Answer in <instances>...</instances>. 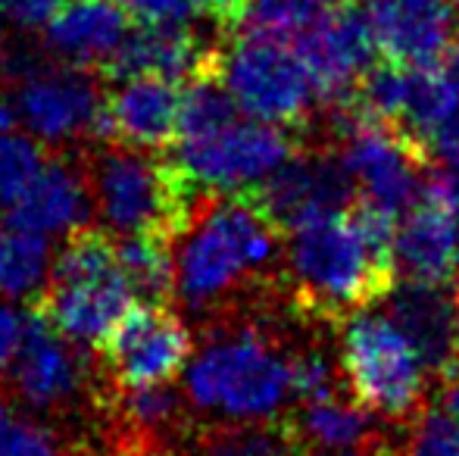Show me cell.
Masks as SVG:
<instances>
[{
	"instance_id": "cell-1",
	"label": "cell",
	"mask_w": 459,
	"mask_h": 456,
	"mask_svg": "<svg viewBox=\"0 0 459 456\" xmlns=\"http://www.w3.org/2000/svg\"><path fill=\"white\" fill-rule=\"evenodd\" d=\"M284 237L247 188L200 191L176 241V297L212 319L288 306Z\"/></svg>"
},
{
	"instance_id": "cell-2",
	"label": "cell",
	"mask_w": 459,
	"mask_h": 456,
	"mask_svg": "<svg viewBox=\"0 0 459 456\" xmlns=\"http://www.w3.org/2000/svg\"><path fill=\"white\" fill-rule=\"evenodd\" d=\"M397 285L394 254L372 247L347 213L325 216L288 235L284 300L300 325L338 329Z\"/></svg>"
},
{
	"instance_id": "cell-3",
	"label": "cell",
	"mask_w": 459,
	"mask_h": 456,
	"mask_svg": "<svg viewBox=\"0 0 459 456\" xmlns=\"http://www.w3.org/2000/svg\"><path fill=\"white\" fill-rule=\"evenodd\" d=\"M273 310L210 319V338L187 369L191 407L225 419H273L290 391V344L275 329Z\"/></svg>"
},
{
	"instance_id": "cell-4",
	"label": "cell",
	"mask_w": 459,
	"mask_h": 456,
	"mask_svg": "<svg viewBox=\"0 0 459 456\" xmlns=\"http://www.w3.org/2000/svg\"><path fill=\"white\" fill-rule=\"evenodd\" d=\"M85 172L94 213L113 235H163L178 241L197 203V185L187 178L178 157L147 153L144 147L91 144Z\"/></svg>"
},
{
	"instance_id": "cell-5",
	"label": "cell",
	"mask_w": 459,
	"mask_h": 456,
	"mask_svg": "<svg viewBox=\"0 0 459 456\" xmlns=\"http://www.w3.org/2000/svg\"><path fill=\"white\" fill-rule=\"evenodd\" d=\"M132 306L134 291L116 260V235L97 226L69 231L48 281L31 297V310L85 347L100 344Z\"/></svg>"
},
{
	"instance_id": "cell-6",
	"label": "cell",
	"mask_w": 459,
	"mask_h": 456,
	"mask_svg": "<svg viewBox=\"0 0 459 456\" xmlns=\"http://www.w3.org/2000/svg\"><path fill=\"white\" fill-rule=\"evenodd\" d=\"M344 388L381 422L406 428L429 409V369L387 313L359 310L338 325Z\"/></svg>"
},
{
	"instance_id": "cell-7",
	"label": "cell",
	"mask_w": 459,
	"mask_h": 456,
	"mask_svg": "<svg viewBox=\"0 0 459 456\" xmlns=\"http://www.w3.org/2000/svg\"><path fill=\"white\" fill-rule=\"evenodd\" d=\"M222 79L238 110L254 119L275 122L303 134L313 125L319 100L294 44L238 35V41L222 50Z\"/></svg>"
},
{
	"instance_id": "cell-8",
	"label": "cell",
	"mask_w": 459,
	"mask_h": 456,
	"mask_svg": "<svg viewBox=\"0 0 459 456\" xmlns=\"http://www.w3.org/2000/svg\"><path fill=\"white\" fill-rule=\"evenodd\" d=\"M100 366L85 344L66 338L48 316L29 306L25 338L10 366L16 400L48 416H66L79 403H94Z\"/></svg>"
},
{
	"instance_id": "cell-9",
	"label": "cell",
	"mask_w": 459,
	"mask_h": 456,
	"mask_svg": "<svg viewBox=\"0 0 459 456\" xmlns=\"http://www.w3.org/2000/svg\"><path fill=\"white\" fill-rule=\"evenodd\" d=\"M247 191L284 235L325 216L347 213L359 194L341 153L332 144L309 138L273 176L250 185Z\"/></svg>"
},
{
	"instance_id": "cell-10",
	"label": "cell",
	"mask_w": 459,
	"mask_h": 456,
	"mask_svg": "<svg viewBox=\"0 0 459 456\" xmlns=\"http://www.w3.org/2000/svg\"><path fill=\"white\" fill-rule=\"evenodd\" d=\"M307 134L275 122H231L204 141L178 144V163L204 191H241L273 176L303 147Z\"/></svg>"
},
{
	"instance_id": "cell-11",
	"label": "cell",
	"mask_w": 459,
	"mask_h": 456,
	"mask_svg": "<svg viewBox=\"0 0 459 456\" xmlns=\"http://www.w3.org/2000/svg\"><path fill=\"white\" fill-rule=\"evenodd\" d=\"M397 275L429 285H450L459 275V176L431 166L419 197L400 216L394 237Z\"/></svg>"
},
{
	"instance_id": "cell-12",
	"label": "cell",
	"mask_w": 459,
	"mask_h": 456,
	"mask_svg": "<svg viewBox=\"0 0 459 456\" xmlns=\"http://www.w3.org/2000/svg\"><path fill=\"white\" fill-rule=\"evenodd\" d=\"M194 353V335L172 306H132L94 347L100 372L116 384L172 382Z\"/></svg>"
},
{
	"instance_id": "cell-13",
	"label": "cell",
	"mask_w": 459,
	"mask_h": 456,
	"mask_svg": "<svg viewBox=\"0 0 459 456\" xmlns=\"http://www.w3.org/2000/svg\"><path fill=\"white\" fill-rule=\"evenodd\" d=\"M322 110L341 104L359 75L372 66L375 38L363 10L347 4H332L319 13L313 25L294 41Z\"/></svg>"
},
{
	"instance_id": "cell-14",
	"label": "cell",
	"mask_w": 459,
	"mask_h": 456,
	"mask_svg": "<svg viewBox=\"0 0 459 456\" xmlns=\"http://www.w3.org/2000/svg\"><path fill=\"white\" fill-rule=\"evenodd\" d=\"M103 98L94 69L79 66H38L16 82V110L29 132L44 144H66L91 134L94 116Z\"/></svg>"
},
{
	"instance_id": "cell-15",
	"label": "cell",
	"mask_w": 459,
	"mask_h": 456,
	"mask_svg": "<svg viewBox=\"0 0 459 456\" xmlns=\"http://www.w3.org/2000/svg\"><path fill=\"white\" fill-rule=\"evenodd\" d=\"M219 63H222V47L204 41L185 22H141L103 63L100 75L107 82H128L144 79V75L187 82L191 75L219 66Z\"/></svg>"
},
{
	"instance_id": "cell-16",
	"label": "cell",
	"mask_w": 459,
	"mask_h": 456,
	"mask_svg": "<svg viewBox=\"0 0 459 456\" xmlns=\"http://www.w3.org/2000/svg\"><path fill=\"white\" fill-rule=\"evenodd\" d=\"M366 19L375 50L410 69L441 66L456 38L450 0H368Z\"/></svg>"
},
{
	"instance_id": "cell-17",
	"label": "cell",
	"mask_w": 459,
	"mask_h": 456,
	"mask_svg": "<svg viewBox=\"0 0 459 456\" xmlns=\"http://www.w3.org/2000/svg\"><path fill=\"white\" fill-rule=\"evenodd\" d=\"M91 210V185H88L82 153L75 159L73 153H54L44 159V166L29 182V188L19 194V201L4 210V219L19 228L38 231V235H56V231L88 226Z\"/></svg>"
},
{
	"instance_id": "cell-18",
	"label": "cell",
	"mask_w": 459,
	"mask_h": 456,
	"mask_svg": "<svg viewBox=\"0 0 459 456\" xmlns=\"http://www.w3.org/2000/svg\"><path fill=\"white\" fill-rule=\"evenodd\" d=\"M387 316L403 329L435 382L456 369V300L447 285L403 279L387 291Z\"/></svg>"
},
{
	"instance_id": "cell-19",
	"label": "cell",
	"mask_w": 459,
	"mask_h": 456,
	"mask_svg": "<svg viewBox=\"0 0 459 456\" xmlns=\"http://www.w3.org/2000/svg\"><path fill=\"white\" fill-rule=\"evenodd\" d=\"M128 19L132 16L116 0H63L44 22V44L69 66L100 73L126 41Z\"/></svg>"
},
{
	"instance_id": "cell-20",
	"label": "cell",
	"mask_w": 459,
	"mask_h": 456,
	"mask_svg": "<svg viewBox=\"0 0 459 456\" xmlns=\"http://www.w3.org/2000/svg\"><path fill=\"white\" fill-rule=\"evenodd\" d=\"M178 94L176 82L128 79L107 98V116L113 141L144 151H163L178 138Z\"/></svg>"
},
{
	"instance_id": "cell-21",
	"label": "cell",
	"mask_w": 459,
	"mask_h": 456,
	"mask_svg": "<svg viewBox=\"0 0 459 456\" xmlns=\"http://www.w3.org/2000/svg\"><path fill=\"white\" fill-rule=\"evenodd\" d=\"M178 456H309L288 409L273 419H222L194 428Z\"/></svg>"
},
{
	"instance_id": "cell-22",
	"label": "cell",
	"mask_w": 459,
	"mask_h": 456,
	"mask_svg": "<svg viewBox=\"0 0 459 456\" xmlns=\"http://www.w3.org/2000/svg\"><path fill=\"white\" fill-rule=\"evenodd\" d=\"M288 419L294 432L300 434L309 456L357 451V447L372 444L375 438L385 434L378 428V416L359 407L351 394L300 403L297 409H288Z\"/></svg>"
},
{
	"instance_id": "cell-23",
	"label": "cell",
	"mask_w": 459,
	"mask_h": 456,
	"mask_svg": "<svg viewBox=\"0 0 459 456\" xmlns=\"http://www.w3.org/2000/svg\"><path fill=\"white\" fill-rule=\"evenodd\" d=\"M116 260L134 300L172 306L176 300V241L163 235H116Z\"/></svg>"
},
{
	"instance_id": "cell-24",
	"label": "cell",
	"mask_w": 459,
	"mask_h": 456,
	"mask_svg": "<svg viewBox=\"0 0 459 456\" xmlns=\"http://www.w3.org/2000/svg\"><path fill=\"white\" fill-rule=\"evenodd\" d=\"M238 119V104L222 79V63L191 75L178 107V144L204 141Z\"/></svg>"
},
{
	"instance_id": "cell-25",
	"label": "cell",
	"mask_w": 459,
	"mask_h": 456,
	"mask_svg": "<svg viewBox=\"0 0 459 456\" xmlns=\"http://www.w3.org/2000/svg\"><path fill=\"white\" fill-rule=\"evenodd\" d=\"M48 235L0 219V294L4 297H35L48 281Z\"/></svg>"
},
{
	"instance_id": "cell-26",
	"label": "cell",
	"mask_w": 459,
	"mask_h": 456,
	"mask_svg": "<svg viewBox=\"0 0 459 456\" xmlns=\"http://www.w3.org/2000/svg\"><path fill=\"white\" fill-rule=\"evenodd\" d=\"M459 107V75L444 73L441 66L431 69H410L403 100V119L400 125L431 147V134L450 119Z\"/></svg>"
},
{
	"instance_id": "cell-27",
	"label": "cell",
	"mask_w": 459,
	"mask_h": 456,
	"mask_svg": "<svg viewBox=\"0 0 459 456\" xmlns=\"http://www.w3.org/2000/svg\"><path fill=\"white\" fill-rule=\"evenodd\" d=\"M138 22H187L204 16L222 35H238L250 0H116Z\"/></svg>"
},
{
	"instance_id": "cell-28",
	"label": "cell",
	"mask_w": 459,
	"mask_h": 456,
	"mask_svg": "<svg viewBox=\"0 0 459 456\" xmlns=\"http://www.w3.org/2000/svg\"><path fill=\"white\" fill-rule=\"evenodd\" d=\"M325 10L322 0H250L238 35L273 38L294 44Z\"/></svg>"
},
{
	"instance_id": "cell-29",
	"label": "cell",
	"mask_w": 459,
	"mask_h": 456,
	"mask_svg": "<svg viewBox=\"0 0 459 456\" xmlns=\"http://www.w3.org/2000/svg\"><path fill=\"white\" fill-rule=\"evenodd\" d=\"M48 153L31 138L0 132V210H10L19 201L29 182L38 176Z\"/></svg>"
},
{
	"instance_id": "cell-30",
	"label": "cell",
	"mask_w": 459,
	"mask_h": 456,
	"mask_svg": "<svg viewBox=\"0 0 459 456\" xmlns=\"http://www.w3.org/2000/svg\"><path fill=\"white\" fill-rule=\"evenodd\" d=\"M400 456H459V422L444 409H422L403 428Z\"/></svg>"
},
{
	"instance_id": "cell-31",
	"label": "cell",
	"mask_w": 459,
	"mask_h": 456,
	"mask_svg": "<svg viewBox=\"0 0 459 456\" xmlns=\"http://www.w3.org/2000/svg\"><path fill=\"white\" fill-rule=\"evenodd\" d=\"M25 338V319L0 300V375H6Z\"/></svg>"
},
{
	"instance_id": "cell-32",
	"label": "cell",
	"mask_w": 459,
	"mask_h": 456,
	"mask_svg": "<svg viewBox=\"0 0 459 456\" xmlns=\"http://www.w3.org/2000/svg\"><path fill=\"white\" fill-rule=\"evenodd\" d=\"M63 0H0V13L22 29H41Z\"/></svg>"
},
{
	"instance_id": "cell-33",
	"label": "cell",
	"mask_w": 459,
	"mask_h": 456,
	"mask_svg": "<svg viewBox=\"0 0 459 456\" xmlns=\"http://www.w3.org/2000/svg\"><path fill=\"white\" fill-rule=\"evenodd\" d=\"M431 153L444 159V166H450L459 172V107L450 113V119L431 134Z\"/></svg>"
},
{
	"instance_id": "cell-34",
	"label": "cell",
	"mask_w": 459,
	"mask_h": 456,
	"mask_svg": "<svg viewBox=\"0 0 459 456\" xmlns=\"http://www.w3.org/2000/svg\"><path fill=\"white\" fill-rule=\"evenodd\" d=\"M437 403H441L444 413L459 422V369H454L450 375H444L437 382Z\"/></svg>"
},
{
	"instance_id": "cell-35",
	"label": "cell",
	"mask_w": 459,
	"mask_h": 456,
	"mask_svg": "<svg viewBox=\"0 0 459 456\" xmlns=\"http://www.w3.org/2000/svg\"><path fill=\"white\" fill-rule=\"evenodd\" d=\"M322 456H400V444L387 434L375 438L372 444L357 447V451H341V453H322Z\"/></svg>"
},
{
	"instance_id": "cell-36",
	"label": "cell",
	"mask_w": 459,
	"mask_h": 456,
	"mask_svg": "<svg viewBox=\"0 0 459 456\" xmlns=\"http://www.w3.org/2000/svg\"><path fill=\"white\" fill-rule=\"evenodd\" d=\"M13 125H16V110H13V104L0 91V132H13Z\"/></svg>"
},
{
	"instance_id": "cell-37",
	"label": "cell",
	"mask_w": 459,
	"mask_h": 456,
	"mask_svg": "<svg viewBox=\"0 0 459 456\" xmlns=\"http://www.w3.org/2000/svg\"><path fill=\"white\" fill-rule=\"evenodd\" d=\"M97 444V441H94ZM79 456H126V453H119V451H113V447H103V444H97V451L88 441H82V447H79Z\"/></svg>"
},
{
	"instance_id": "cell-38",
	"label": "cell",
	"mask_w": 459,
	"mask_h": 456,
	"mask_svg": "<svg viewBox=\"0 0 459 456\" xmlns=\"http://www.w3.org/2000/svg\"><path fill=\"white\" fill-rule=\"evenodd\" d=\"M454 300H456V369H459V275L454 279Z\"/></svg>"
},
{
	"instance_id": "cell-39",
	"label": "cell",
	"mask_w": 459,
	"mask_h": 456,
	"mask_svg": "<svg viewBox=\"0 0 459 456\" xmlns=\"http://www.w3.org/2000/svg\"><path fill=\"white\" fill-rule=\"evenodd\" d=\"M450 60H454V73L459 75V31L454 38V47H450Z\"/></svg>"
},
{
	"instance_id": "cell-40",
	"label": "cell",
	"mask_w": 459,
	"mask_h": 456,
	"mask_svg": "<svg viewBox=\"0 0 459 456\" xmlns=\"http://www.w3.org/2000/svg\"><path fill=\"white\" fill-rule=\"evenodd\" d=\"M322 4H351V0H322Z\"/></svg>"
}]
</instances>
